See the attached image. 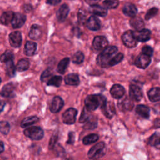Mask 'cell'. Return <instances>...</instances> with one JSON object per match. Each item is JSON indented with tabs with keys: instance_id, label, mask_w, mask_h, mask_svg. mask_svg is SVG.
<instances>
[{
	"instance_id": "cell-28",
	"label": "cell",
	"mask_w": 160,
	"mask_h": 160,
	"mask_svg": "<svg viewBox=\"0 0 160 160\" xmlns=\"http://www.w3.org/2000/svg\"><path fill=\"white\" fill-rule=\"evenodd\" d=\"M14 14V13L12 11H6L3 12L0 17L1 22L4 25H8L9 23L11 22Z\"/></svg>"
},
{
	"instance_id": "cell-41",
	"label": "cell",
	"mask_w": 160,
	"mask_h": 160,
	"mask_svg": "<svg viewBox=\"0 0 160 160\" xmlns=\"http://www.w3.org/2000/svg\"><path fill=\"white\" fill-rule=\"evenodd\" d=\"M102 4H104V7L108 9H114L116 8L118 4H119V1H104L102 2Z\"/></svg>"
},
{
	"instance_id": "cell-21",
	"label": "cell",
	"mask_w": 160,
	"mask_h": 160,
	"mask_svg": "<svg viewBox=\"0 0 160 160\" xmlns=\"http://www.w3.org/2000/svg\"><path fill=\"white\" fill-rule=\"evenodd\" d=\"M122 12L126 16L133 18L136 16L138 10L136 7L133 4L128 2L124 5L122 8Z\"/></svg>"
},
{
	"instance_id": "cell-26",
	"label": "cell",
	"mask_w": 160,
	"mask_h": 160,
	"mask_svg": "<svg viewBox=\"0 0 160 160\" xmlns=\"http://www.w3.org/2000/svg\"><path fill=\"white\" fill-rule=\"evenodd\" d=\"M37 44L32 41H27L24 46V54L26 56H33L36 51Z\"/></svg>"
},
{
	"instance_id": "cell-4",
	"label": "cell",
	"mask_w": 160,
	"mask_h": 160,
	"mask_svg": "<svg viewBox=\"0 0 160 160\" xmlns=\"http://www.w3.org/2000/svg\"><path fill=\"white\" fill-rule=\"evenodd\" d=\"M24 134L26 136L32 140H40L44 136L43 130L38 126H32L26 128L24 131Z\"/></svg>"
},
{
	"instance_id": "cell-10",
	"label": "cell",
	"mask_w": 160,
	"mask_h": 160,
	"mask_svg": "<svg viewBox=\"0 0 160 160\" xmlns=\"http://www.w3.org/2000/svg\"><path fill=\"white\" fill-rule=\"evenodd\" d=\"M129 96L131 99L136 101H140L142 98V92L140 87L136 84L129 86Z\"/></svg>"
},
{
	"instance_id": "cell-15",
	"label": "cell",
	"mask_w": 160,
	"mask_h": 160,
	"mask_svg": "<svg viewBox=\"0 0 160 160\" xmlns=\"http://www.w3.org/2000/svg\"><path fill=\"white\" fill-rule=\"evenodd\" d=\"M86 26L91 31H98L101 28V22L98 18L91 16L86 21Z\"/></svg>"
},
{
	"instance_id": "cell-45",
	"label": "cell",
	"mask_w": 160,
	"mask_h": 160,
	"mask_svg": "<svg viewBox=\"0 0 160 160\" xmlns=\"http://www.w3.org/2000/svg\"><path fill=\"white\" fill-rule=\"evenodd\" d=\"M58 134H54L51 139H50V141H49V149H52L53 148V147L54 146L57 140H58Z\"/></svg>"
},
{
	"instance_id": "cell-13",
	"label": "cell",
	"mask_w": 160,
	"mask_h": 160,
	"mask_svg": "<svg viewBox=\"0 0 160 160\" xmlns=\"http://www.w3.org/2000/svg\"><path fill=\"white\" fill-rule=\"evenodd\" d=\"M102 112L108 118H111L116 113V109L114 105L111 102H108L101 107Z\"/></svg>"
},
{
	"instance_id": "cell-32",
	"label": "cell",
	"mask_w": 160,
	"mask_h": 160,
	"mask_svg": "<svg viewBox=\"0 0 160 160\" xmlns=\"http://www.w3.org/2000/svg\"><path fill=\"white\" fill-rule=\"evenodd\" d=\"M6 74L9 77H13L16 73V67L14 65L13 60H10L6 62Z\"/></svg>"
},
{
	"instance_id": "cell-53",
	"label": "cell",
	"mask_w": 160,
	"mask_h": 160,
	"mask_svg": "<svg viewBox=\"0 0 160 160\" xmlns=\"http://www.w3.org/2000/svg\"><path fill=\"white\" fill-rule=\"evenodd\" d=\"M154 125H156V128H159V118H157L155 119L154 121Z\"/></svg>"
},
{
	"instance_id": "cell-54",
	"label": "cell",
	"mask_w": 160,
	"mask_h": 160,
	"mask_svg": "<svg viewBox=\"0 0 160 160\" xmlns=\"http://www.w3.org/2000/svg\"><path fill=\"white\" fill-rule=\"evenodd\" d=\"M62 160H72V159L70 157H64Z\"/></svg>"
},
{
	"instance_id": "cell-44",
	"label": "cell",
	"mask_w": 160,
	"mask_h": 160,
	"mask_svg": "<svg viewBox=\"0 0 160 160\" xmlns=\"http://www.w3.org/2000/svg\"><path fill=\"white\" fill-rule=\"evenodd\" d=\"M142 53L151 57L153 54V49L149 46H145L142 49Z\"/></svg>"
},
{
	"instance_id": "cell-36",
	"label": "cell",
	"mask_w": 160,
	"mask_h": 160,
	"mask_svg": "<svg viewBox=\"0 0 160 160\" xmlns=\"http://www.w3.org/2000/svg\"><path fill=\"white\" fill-rule=\"evenodd\" d=\"M84 56L81 51H77L72 56V61L75 64H81L84 61Z\"/></svg>"
},
{
	"instance_id": "cell-8",
	"label": "cell",
	"mask_w": 160,
	"mask_h": 160,
	"mask_svg": "<svg viewBox=\"0 0 160 160\" xmlns=\"http://www.w3.org/2000/svg\"><path fill=\"white\" fill-rule=\"evenodd\" d=\"M151 57L141 53L136 58L134 64L139 68L145 69L149 66V64L151 63Z\"/></svg>"
},
{
	"instance_id": "cell-30",
	"label": "cell",
	"mask_w": 160,
	"mask_h": 160,
	"mask_svg": "<svg viewBox=\"0 0 160 160\" xmlns=\"http://www.w3.org/2000/svg\"><path fill=\"white\" fill-rule=\"evenodd\" d=\"M39 120V118L36 116H31L27 118H25L23 119V120L21 121V126L22 128H26L28 126H29L36 122H38Z\"/></svg>"
},
{
	"instance_id": "cell-9",
	"label": "cell",
	"mask_w": 160,
	"mask_h": 160,
	"mask_svg": "<svg viewBox=\"0 0 160 160\" xmlns=\"http://www.w3.org/2000/svg\"><path fill=\"white\" fill-rule=\"evenodd\" d=\"M118 106L121 111H131L134 104L131 98L127 96H123L119 99L118 102Z\"/></svg>"
},
{
	"instance_id": "cell-24",
	"label": "cell",
	"mask_w": 160,
	"mask_h": 160,
	"mask_svg": "<svg viewBox=\"0 0 160 160\" xmlns=\"http://www.w3.org/2000/svg\"><path fill=\"white\" fill-rule=\"evenodd\" d=\"M136 112L141 117L148 119L150 116V109L149 108L145 105L139 104L136 107Z\"/></svg>"
},
{
	"instance_id": "cell-19",
	"label": "cell",
	"mask_w": 160,
	"mask_h": 160,
	"mask_svg": "<svg viewBox=\"0 0 160 160\" xmlns=\"http://www.w3.org/2000/svg\"><path fill=\"white\" fill-rule=\"evenodd\" d=\"M15 89V86L13 82H9L5 84L0 92L1 95L5 98H12L14 95V91Z\"/></svg>"
},
{
	"instance_id": "cell-7",
	"label": "cell",
	"mask_w": 160,
	"mask_h": 160,
	"mask_svg": "<svg viewBox=\"0 0 160 160\" xmlns=\"http://www.w3.org/2000/svg\"><path fill=\"white\" fill-rule=\"evenodd\" d=\"M108 40L103 36H96L92 41V47L97 51H102L108 46Z\"/></svg>"
},
{
	"instance_id": "cell-3",
	"label": "cell",
	"mask_w": 160,
	"mask_h": 160,
	"mask_svg": "<svg viewBox=\"0 0 160 160\" xmlns=\"http://www.w3.org/2000/svg\"><path fill=\"white\" fill-rule=\"evenodd\" d=\"M105 153V144L103 142H100L95 144L89 149L88 156L89 159H98L103 156Z\"/></svg>"
},
{
	"instance_id": "cell-20",
	"label": "cell",
	"mask_w": 160,
	"mask_h": 160,
	"mask_svg": "<svg viewBox=\"0 0 160 160\" xmlns=\"http://www.w3.org/2000/svg\"><path fill=\"white\" fill-rule=\"evenodd\" d=\"M134 36L137 41H148L151 38V31L148 29H142L136 33L134 32Z\"/></svg>"
},
{
	"instance_id": "cell-14",
	"label": "cell",
	"mask_w": 160,
	"mask_h": 160,
	"mask_svg": "<svg viewBox=\"0 0 160 160\" xmlns=\"http://www.w3.org/2000/svg\"><path fill=\"white\" fill-rule=\"evenodd\" d=\"M63 106L64 101L61 97L57 96L53 98L49 107V109L52 112L56 113L58 112L62 109Z\"/></svg>"
},
{
	"instance_id": "cell-55",
	"label": "cell",
	"mask_w": 160,
	"mask_h": 160,
	"mask_svg": "<svg viewBox=\"0 0 160 160\" xmlns=\"http://www.w3.org/2000/svg\"><path fill=\"white\" fill-rule=\"evenodd\" d=\"M1 78H0V83H1Z\"/></svg>"
},
{
	"instance_id": "cell-2",
	"label": "cell",
	"mask_w": 160,
	"mask_h": 160,
	"mask_svg": "<svg viewBox=\"0 0 160 160\" xmlns=\"http://www.w3.org/2000/svg\"><path fill=\"white\" fill-rule=\"evenodd\" d=\"M106 101V97L102 94H90L84 100L85 108L89 111H94L98 107L102 106Z\"/></svg>"
},
{
	"instance_id": "cell-1",
	"label": "cell",
	"mask_w": 160,
	"mask_h": 160,
	"mask_svg": "<svg viewBox=\"0 0 160 160\" xmlns=\"http://www.w3.org/2000/svg\"><path fill=\"white\" fill-rule=\"evenodd\" d=\"M118 48L114 46H108L97 57V64L101 68H109L108 64L111 59L116 54Z\"/></svg>"
},
{
	"instance_id": "cell-23",
	"label": "cell",
	"mask_w": 160,
	"mask_h": 160,
	"mask_svg": "<svg viewBox=\"0 0 160 160\" xmlns=\"http://www.w3.org/2000/svg\"><path fill=\"white\" fill-rule=\"evenodd\" d=\"M41 34L42 31L40 26L38 24L32 25L29 32V37L33 40H38L40 38Z\"/></svg>"
},
{
	"instance_id": "cell-50",
	"label": "cell",
	"mask_w": 160,
	"mask_h": 160,
	"mask_svg": "<svg viewBox=\"0 0 160 160\" xmlns=\"http://www.w3.org/2000/svg\"><path fill=\"white\" fill-rule=\"evenodd\" d=\"M23 8H24V11H26L27 12H29L31 11L32 6H31V4H25V5H24Z\"/></svg>"
},
{
	"instance_id": "cell-17",
	"label": "cell",
	"mask_w": 160,
	"mask_h": 160,
	"mask_svg": "<svg viewBox=\"0 0 160 160\" xmlns=\"http://www.w3.org/2000/svg\"><path fill=\"white\" fill-rule=\"evenodd\" d=\"M89 11L91 14H92L95 16H101V17L106 16L108 13V11L106 9V8H105L101 6H99L98 4L91 5L90 6V8H89Z\"/></svg>"
},
{
	"instance_id": "cell-39",
	"label": "cell",
	"mask_w": 160,
	"mask_h": 160,
	"mask_svg": "<svg viewBox=\"0 0 160 160\" xmlns=\"http://www.w3.org/2000/svg\"><path fill=\"white\" fill-rule=\"evenodd\" d=\"M10 130V125L6 121H0V132L4 134H8Z\"/></svg>"
},
{
	"instance_id": "cell-6",
	"label": "cell",
	"mask_w": 160,
	"mask_h": 160,
	"mask_svg": "<svg viewBox=\"0 0 160 160\" xmlns=\"http://www.w3.org/2000/svg\"><path fill=\"white\" fill-rule=\"evenodd\" d=\"M78 111L72 108L68 109L62 116V119L64 123L66 124H72L76 122Z\"/></svg>"
},
{
	"instance_id": "cell-49",
	"label": "cell",
	"mask_w": 160,
	"mask_h": 160,
	"mask_svg": "<svg viewBox=\"0 0 160 160\" xmlns=\"http://www.w3.org/2000/svg\"><path fill=\"white\" fill-rule=\"evenodd\" d=\"M61 2V1L59 0H50V1H46V3L48 4H49L51 5H57L58 4L60 3Z\"/></svg>"
},
{
	"instance_id": "cell-25",
	"label": "cell",
	"mask_w": 160,
	"mask_h": 160,
	"mask_svg": "<svg viewBox=\"0 0 160 160\" xmlns=\"http://www.w3.org/2000/svg\"><path fill=\"white\" fill-rule=\"evenodd\" d=\"M64 82L66 84L68 85L78 86L80 83V80L77 74L71 73L65 76Z\"/></svg>"
},
{
	"instance_id": "cell-29",
	"label": "cell",
	"mask_w": 160,
	"mask_h": 160,
	"mask_svg": "<svg viewBox=\"0 0 160 160\" xmlns=\"http://www.w3.org/2000/svg\"><path fill=\"white\" fill-rule=\"evenodd\" d=\"M69 62H70V59L69 58H65L62 59L58 65L57 71L59 73L63 74L65 72L66 69L69 64Z\"/></svg>"
},
{
	"instance_id": "cell-38",
	"label": "cell",
	"mask_w": 160,
	"mask_h": 160,
	"mask_svg": "<svg viewBox=\"0 0 160 160\" xmlns=\"http://www.w3.org/2000/svg\"><path fill=\"white\" fill-rule=\"evenodd\" d=\"M124 58V55L122 53H118L116 54L112 59L111 60L109 61V64H108V66L109 67H111V66H113L117 64H118L119 62H120L122 59Z\"/></svg>"
},
{
	"instance_id": "cell-34",
	"label": "cell",
	"mask_w": 160,
	"mask_h": 160,
	"mask_svg": "<svg viewBox=\"0 0 160 160\" xmlns=\"http://www.w3.org/2000/svg\"><path fill=\"white\" fill-rule=\"evenodd\" d=\"M99 139V136L96 134H90L83 138L82 142L85 145H88L96 142Z\"/></svg>"
},
{
	"instance_id": "cell-33",
	"label": "cell",
	"mask_w": 160,
	"mask_h": 160,
	"mask_svg": "<svg viewBox=\"0 0 160 160\" xmlns=\"http://www.w3.org/2000/svg\"><path fill=\"white\" fill-rule=\"evenodd\" d=\"M62 78L60 76H54L48 80V81L47 82V85L59 87L62 82Z\"/></svg>"
},
{
	"instance_id": "cell-5",
	"label": "cell",
	"mask_w": 160,
	"mask_h": 160,
	"mask_svg": "<svg viewBox=\"0 0 160 160\" xmlns=\"http://www.w3.org/2000/svg\"><path fill=\"white\" fill-rule=\"evenodd\" d=\"M123 44L128 48H134L137 44V41L134 36V32L128 30L123 33L121 37Z\"/></svg>"
},
{
	"instance_id": "cell-47",
	"label": "cell",
	"mask_w": 160,
	"mask_h": 160,
	"mask_svg": "<svg viewBox=\"0 0 160 160\" xmlns=\"http://www.w3.org/2000/svg\"><path fill=\"white\" fill-rule=\"evenodd\" d=\"M78 22L81 24L84 23L85 21H86V16L84 14V13L81 11L79 10L78 14Z\"/></svg>"
},
{
	"instance_id": "cell-12",
	"label": "cell",
	"mask_w": 160,
	"mask_h": 160,
	"mask_svg": "<svg viewBox=\"0 0 160 160\" xmlns=\"http://www.w3.org/2000/svg\"><path fill=\"white\" fill-rule=\"evenodd\" d=\"M9 43L13 48H18L21 45L22 36L19 31H13L9 35Z\"/></svg>"
},
{
	"instance_id": "cell-46",
	"label": "cell",
	"mask_w": 160,
	"mask_h": 160,
	"mask_svg": "<svg viewBox=\"0 0 160 160\" xmlns=\"http://www.w3.org/2000/svg\"><path fill=\"white\" fill-rule=\"evenodd\" d=\"M52 74V71L50 69H47L46 70H45L42 74H41V80L42 81H45V79L48 78L49 76H50Z\"/></svg>"
},
{
	"instance_id": "cell-51",
	"label": "cell",
	"mask_w": 160,
	"mask_h": 160,
	"mask_svg": "<svg viewBox=\"0 0 160 160\" xmlns=\"http://www.w3.org/2000/svg\"><path fill=\"white\" fill-rule=\"evenodd\" d=\"M4 106H5V102L2 100H0V112L1 111H2V110L4 108Z\"/></svg>"
},
{
	"instance_id": "cell-37",
	"label": "cell",
	"mask_w": 160,
	"mask_h": 160,
	"mask_svg": "<svg viewBox=\"0 0 160 160\" xmlns=\"http://www.w3.org/2000/svg\"><path fill=\"white\" fill-rule=\"evenodd\" d=\"M13 58L14 55L12 52L9 50H7L0 56V61L2 62H6L10 60H13Z\"/></svg>"
},
{
	"instance_id": "cell-27",
	"label": "cell",
	"mask_w": 160,
	"mask_h": 160,
	"mask_svg": "<svg viewBox=\"0 0 160 160\" xmlns=\"http://www.w3.org/2000/svg\"><path fill=\"white\" fill-rule=\"evenodd\" d=\"M149 99L152 102H157L160 99V89L158 87L152 88L148 92Z\"/></svg>"
},
{
	"instance_id": "cell-52",
	"label": "cell",
	"mask_w": 160,
	"mask_h": 160,
	"mask_svg": "<svg viewBox=\"0 0 160 160\" xmlns=\"http://www.w3.org/2000/svg\"><path fill=\"white\" fill-rule=\"evenodd\" d=\"M4 144L2 141H0V154L4 151Z\"/></svg>"
},
{
	"instance_id": "cell-35",
	"label": "cell",
	"mask_w": 160,
	"mask_h": 160,
	"mask_svg": "<svg viewBox=\"0 0 160 160\" xmlns=\"http://www.w3.org/2000/svg\"><path fill=\"white\" fill-rule=\"evenodd\" d=\"M148 144L158 149L159 148V134L158 132H155L149 138Z\"/></svg>"
},
{
	"instance_id": "cell-42",
	"label": "cell",
	"mask_w": 160,
	"mask_h": 160,
	"mask_svg": "<svg viewBox=\"0 0 160 160\" xmlns=\"http://www.w3.org/2000/svg\"><path fill=\"white\" fill-rule=\"evenodd\" d=\"M158 9L157 8H152L151 9H149L147 13L146 14V16H145V19L146 20H149L151 18H152L153 17H154L157 14H158Z\"/></svg>"
},
{
	"instance_id": "cell-18",
	"label": "cell",
	"mask_w": 160,
	"mask_h": 160,
	"mask_svg": "<svg viewBox=\"0 0 160 160\" xmlns=\"http://www.w3.org/2000/svg\"><path fill=\"white\" fill-rule=\"evenodd\" d=\"M69 12V8L68 4H63L59 8L56 13V17L59 22H63L66 19Z\"/></svg>"
},
{
	"instance_id": "cell-16",
	"label": "cell",
	"mask_w": 160,
	"mask_h": 160,
	"mask_svg": "<svg viewBox=\"0 0 160 160\" xmlns=\"http://www.w3.org/2000/svg\"><path fill=\"white\" fill-rule=\"evenodd\" d=\"M110 93L114 98L121 99L124 96L125 94V89L122 86L116 84L111 87L110 89Z\"/></svg>"
},
{
	"instance_id": "cell-48",
	"label": "cell",
	"mask_w": 160,
	"mask_h": 160,
	"mask_svg": "<svg viewBox=\"0 0 160 160\" xmlns=\"http://www.w3.org/2000/svg\"><path fill=\"white\" fill-rule=\"evenodd\" d=\"M75 136L73 132H69L68 134V140L67 141L68 144H73L74 142Z\"/></svg>"
},
{
	"instance_id": "cell-40",
	"label": "cell",
	"mask_w": 160,
	"mask_h": 160,
	"mask_svg": "<svg viewBox=\"0 0 160 160\" xmlns=\"http://www.w3.org/2000/svg\"><path fill=\"white\" fill-rule=\"evenodd\" d=\"M89 116H90V114H89V111H88L85 107L84 108L82 112H81V116L79 117V122L81 123H83V122H85L86 121H87L89 118Z\"/></svg>"
},
{
	"instance_id": "cell-31",
	"label": "cell",
	"mask_w": 160,
	"mask_h": 160,
	"mask_svg": "<svg viewBox=\"0 0 160 160\" xmlns=\"http://www.w3.org/2000/svg\"><path fill=\"white\" fill-rule=\"evenodd\" d=\"M29 67V62L27 59H20L16 66V69L18 71H24L27 70Z\"/></svg>"
},
{
	"instance_id": "cell-43",
	"label": "cell",
	"mask_w": 160,
	"mask_h": 160,
	"mask_svg": "<svg viewBox=\"0 0 160 160\" xmlns=\"http://www.w3.org/2000/svg\"><path fill=\"white\" fill-rule=\"evenodd\" d=\"M97 126V121L94 119L88 120V122L84 126V128L87 129H92L96 128Z\"/></svg>"
},
{
	"instance_id": "cell-22",
	"label": "cell",
	"mask_w": 160,
	"mask_h": 160,
	"mask_svg": "<svg viewBox=\"0 0 160 160\" xmlns=\"http://www.w3.org/2000/svg\"><path fill=\"white\" fill-rule=\"evenodd\" d=\"M129 24L131 26L137 31L142 30L144 26L143 20L139 16H134L131 18L129 21Z\"/></svg>"
},
{
	"instance_id": "cell-11",
	"label": "cell",
	"mask_w": 160,
	"mask_h": 160,
	"mask_svg": "<svg viewBox=\"0 0 160 160\" xmlns=\"http://www.w3.org/2000/svg\"><path fill=\"white\" fill-rule=\"evenodd\" d=\"M26 20V17L25 15L19 12L14 13L13 18L11 21L12 27L14 29H17L22 27L25 23Z\"/></svg>"
}]
</instances>
